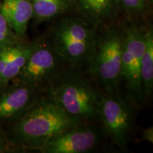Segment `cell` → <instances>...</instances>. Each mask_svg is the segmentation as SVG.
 <instances>
[{"mask_svg": "<svg viewBox=\"0 0 153 153\" xmlns=\"http://www.w3.org/2000/svg\"><path fill=\"white\" fill-rule=\"evenodd\" d=\"M115 1L132 13H139L145 8V0H115Z\"/></svg>", "mask_w": 153, "mask_h": 153, "instance_id": "obj_16", "label": "cell"}, {"mask_svg": "<svg viewBox=\"0 0 153 153\" xmlns=\"http://www.w3.org/2000/svg\"><path fill=\"white\" fill-rule=\"evenodd\" d=\"M97 140L94 130L77 126L49 140L37 150L44 153H84L92 150Z\"/></svg>", "mask_w": 153, "mask_h": 153, "instance_id": "obj_8", "label": "cell"}, {"mask_svg": "<svg viewBox=\"0 0 153 153\" xmlns=\"http://www.w3.org/2000/svg\"><path fill=\"white\" fill-rule=\"evenodd\" d=\"M94 32L75 19H62L53 30L51 45L62 62L74 68L89 64L94 49Z\"/></svg>", "mask_w": 153, "mask_h": 153, "instance_id": "obj_3", "label": "cell"}, {"mask_svg": "<svg viewBox=\"0 0 153 153\" xmlns=\"http://www.w3.org/2000/svg\"><path fill=\"white\" fill-rule=\"evenodd\" d=\"M33 16L40 21L53 18L63 12L68 7L66 0H30Z\"/></svg>", "mask_w": 153, "mask_h": 153, "instance_id": "obj_14", "label": "cell"}, {"mask_svg": "<svg viewBox=\"0 0 153 153\" xmlns=\"http://www.w3.org/2000/svg\"><path fill=\"white\" fill-rule=\"evenodd\" d=\"M123 32L111 30L96 37L88 72L106 94H114L121 82Z\"/></svg>", "mask_w": 153, "mask_h": 153, "instance_id": "obj_4", "label": "cell"}, {"mask_svg": "<svg viewBox=\"0 0 153 153\" xmlns=\"http://www.w3.org/2000/svg\"><path fill=\"white\" fill-rule=\"evenodd\" d=\"M143 140H148V142L151 143H153V128L152 127L148 129H145L143 133Z\"/></svg>", "mask_w": 153, "mask_h": 153, "instance_id": "obj_17", "label": "cell"}, {"mask_svg": "<svg viewBox=\"0 0 153 153\" xmlns=\"http://www.w3.org/2000/svg\"><path fill=\"white\" fill-rule=\"evenodd\" d=\"M145 32L135 26L123 31L121 81L133 101H143L140 79L141 61L145 47Z\"/></svg>", "mask_w": 153, "mask_h": 153, "instance_id": "obj_5", "label": "cell"}, {"mask_svg": "<svg viewBox=\"0 0 153 153\" xmlns=\"http://www.w3.org/2000/svg\"><path fill=\"white\" fill-rule=\"evenodd\" d=\"M18 37L0 11V49L16 43Z\"/></svg>", "mask_w": 153, "mask_h": 153, "instance_id": "obj_15", "label": "cell"}, {"mask_svg": "<svg viewBox=\"0 0 153 153\" xmlns=\"http://www.w3.org/2000/svg\"><path fill=\"white\" fill-rule=\"evenodd\" d=\"M48 97L38 98L20 117L14 127L16 138L28 148L37 150L59 134L81 123Z\"/></svg>", "mask_w": 153, "mask_h": 153, "instance_id": "obj_1", "label": "cell"}, {"mask_svg": "<svg viewBox=\"0 0 153 153\" xmlns=\"http://www.w3.org/2000/svg\"><path fill=\"white\" fill-rule=\"evenodd\" d=\"M149 1H152V0H149Z\"/></svg>", "mask_w": 153, "mask_h": 153, "instance_id": "obj_20", "label": "cell"}, {"mask_svg": "<svg viewBox=\"0 0 153 153\" xmlns=\"http://www.w3.org/2000/svg\"><path fill=\"white\" fill-rule=\"evenodd\" d=\"M143 101L150 97L153 89V35L152 30L145 32V47L140 68Z\"/></svg>", "mask_w": 153, "mask_h": 153, "instance_id": "obj_12", "label": "cell"}, {"mask_svg": "<svg viewBox=\"0 0 153 153\" xmlns=\"http://www.w3.org/2000/svg\"><path fill=\"white\" fill-rule=\"evenodd\" d=\"M6 149V143L5 139L3 135L0 131V152H4Z\"/></svg>", "mask_w": 153, "mask_h": 153, "instance_id": "obj_18", "label": "cell"}, {"mask_svg": "<svg viewBox=\"0 0 153 153\" xmlns=\"http://www.w3.org/2000/svg\"><path fill=\"white\" fill-rule=\"evenodd\" d=\"M38 99L37 87L22 84L0 97V120L19 118Z\"/></svg>", "mask_w": 153, "mask_h": 153, "instance_id": "obj_9", "label": "cell"}, {"mask_svg": "<svg viewBox=\"0 0 153 153\" xmlns=\"http://www.w3.org/2000/svg\"><path fill=\"white\" fill-rule=\"evenodd\" d=\"M98 115L114 142L120 148L126 145L131 128V113L125 101L114 94L101 96Z\"/></svg>", "mask_w": 153, "mask_h": 153, "instance_id": "obj_7", "label": "cell"}, {"mask_svg": "<svg viewBox=\"0 0 153 153\" xmlns=\"http://www.w3.org/2000/svg\"><path fill=\"white\" fill-rule=\"evenodd\" d=\"M115 0H79L82 14L94 22H100L111 14Z\"/></svg>", "mask_w": 153, "mask_h": 153, "instance_id": "obj_13", "label": "cell"}, {"mask_svg": "<svg viewBox=\"0 0 153 153\" xmlns=\"http://www.w3.org/2000/svg\"><path fill=\"white\" fill-rule=\"evenodd\" d=\"M36 43L16 42L0 49V87L16 77L26 64Z\"/></svg>", "mask_w": 153, "mask_h": 153, "instance_id": "obj_10", "label": "cell"}, {"mask_svg": "<svg viewBox=\"0 0 153 153\" xmlns=\"http://www.w3.org/2000/svg\"><path fill=\"white\" fill-rule=\"evenodd\" d=\"M0 11L18 37L26 33L28 22L33 16L30 0H2Z\"/></svg>", "mask_w": 153, "mask_h": 153, "instance_id": "obj_11", "label": "cell"}, {"mask_svg": "<svg viewBox=\"0 0 153 153\" xmlns=\"http://www.w3.org/2000/svg\"><path fill=\"white\" fill-rule=\"evenodd\" d=\"M47 85V97L72 117L82 121L99 116L101 95L82 76L60 72Z\"/></svg>", "mask_w": 153, "mask_h": 153, "instance_id": "obj_2", "label": "cell"}, {"mask_svg": "<svg viewBox=\"0 0 153 153\" xmlns=\"http://www.w3.org/2000/svg\"><path fill=\"white\" fill-rule=\"evenodd\" d=\"M66 1H68V3H73L76 1V0H66Z\"/></svg>", "mask_w": 153, "mask_h": 153, "instance_id": "obj_19", "label": "cell"}, {"mask_svg": "<svg viewBox=\"0 0 153 153\" xmlns=\"http://www.w3.org/2000/svg\"><path fill=\"white\" fill-rule=\"evenodd\" d=\"M62 62L51 43H38L17 76L22 84L37 87L48 85L60 73Z\"/></svg>", "mask_w": 153, "mask_h": 153, "instance_id": "obj_6", "label": "cell"}]
</instances>
